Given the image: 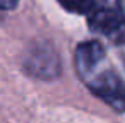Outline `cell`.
<instances>
[{
    "mask_svg": "<svg viewBox=\"0 0 125 123\" xmlns=\"http://www.w3.org/2000/svg\"><path fill=\"white\" fill-rule=\"evenodd\" d=\"M74 67L83 84L115 111H125V83L108 61L98 41L81 42L74 52Z\"/></svg>",
    "mask_w": 125,
    "mask_h": 123,
    "instance_id": "obj_1",
    "label": "cell"
},
{
    "mask_svg": "<svg viewBox=\"0 0 125 123\" xmlns=\"http://www.w3.org/2000/svg\"><path fill=\"white\" fill-rule=\"evenodd\" d=\"M88 27L108 39L125 36V0H98L88 14Z\"/></svg>",
    "mask_w": 125,
    "mask_h": 123,
    "instance_id": "obj_2",
    "label": "cell"
},
{
    "mask_svg": "<svg viewBox=\"0 0 125 123\" xmlns=\"http://www.w3.org/2000/svg\"><path fill=\"white\" fill-rule=\"evenodd\" d=\"M24 67L29 74L37 79H54L61 73L59 57L52 47L46 44H37L27 49L24 57Z\"/></svg>",
    "mask_w": 125,
    "mask_h": 123,
    "instance_id": "obj_3",
    "label": "cell"
},
{
    "mask_svg": "<svg viewBox=\"0 0 125 123\" xmlns=\"http://www.w3.org/2000/svg\"><path fill=\"white\" fill-rule=\"evenodd\" d=\"M58 2L61 7L73 14H90L96 3L95 0H58Z\"/></svg>",
    "mask_w": 125,
    "mask_h": 123,
    "instance_id": "obj_4",
    "label": "cell"
},
{
    "mask_svg": "<svg viewBox=\"0 0 125 123\" xmlns=\"http://www.w3.org/2000/svg\"><path fill=\"white\" fill-rule=\"evenodd\" d=\"M19 0H0V10H12L15 9Z\"/></svg>",
    "mask_w": 125,
    "mask_h": 123,
    "instance_id": "obj_5",
    "label": "cell"
}]
</instances>
